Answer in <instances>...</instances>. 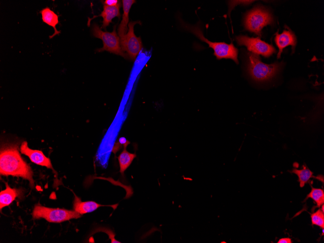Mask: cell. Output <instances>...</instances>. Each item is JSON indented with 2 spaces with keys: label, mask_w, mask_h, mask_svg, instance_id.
I'll list each match as a JSON object with an SVG mask.
<instances>
[{
  "label": "cell",
  "mask_w": 324,
  "mask_h": 243,
  "mask_svg": "<svg viewBox=\"0 0 324 243\" xmlns=\"http://www.w3.org/2000/svg\"><path fill=\"white\" fill-rule=\"evenodd\" d=\"M128 145H124V149L118 157V160L120 167V172L123 174L125 171L132 163L133 159L136 157V154L129 152L126 150Z\"/></svg>",
  "instance_id": "e0dca14e"
},
{
  "label": "cell",
  "mask_w": 324,
  "mask_h": 243,
  "mask_svg": "<svg viewBox=\"0 0 324 243\" xmlns=\"http://www.w3.org/2000/svg\"><path fill=\"white\" fill-rule=\"evenodd\" d=\"M324 204L322 205L321 206V210L323 212H324Z\"/></svg>",
  "instance_id": "603a6c76"
},
{
  "label": "cell",
  "mask_w": 324,
  "mask_h": 243,
  "mask_svg": "<svg viewBox=\"0 0 324 243\" xmlns=\"http://www.w3.org/2000/svg\"><path fill=\"white\" fill-rule=\"evenodd\" d=\"M102 206H107L102 205L93 201L82 202L79 197L75 194L73 203V210L81 215L92 212Z\"/></svg>",
  "instance_id": "4fadbf2b"
},
{
  "label": "cell",
  "mask_w": 324,
  "mask_h": 243,
  "mask_svg": "<svg viewBox=\"0 0 324 243\" xmlns=\"http://www.w3.org/2000/svg\"><path fill=\"white\" fill-rule=\"evenodd\" d=\"M97 231H103V232L104 231L105 232H106L109 235V237L111 240V243H120V242H118V241H116V240L114 239V236L115 235L110 230H108V231L107 232H106L107 231H106V230L105 229V228H102V229L98 228V229H97V231H96V232H97Z\"/></svg>",
  "instance_id": "ffe728a7"
},
{
  "label": "cell",
  "mask_w": 324,
  "mask_h": 243,
  "mask_svg": "<svg viewBox=\"0 0 324 243\" xmlns=\"http://www.w3.org/2000/svg\"><path fill=\"white\" fill-rule=\"evenodd\" d=\"M0 173L5 176L20 177L28 180L31 188L34 187L32 169L21 157L16 144L5 145L1 148Z\"/></svg>",
  "instance_id": "6da1fadb"
},
{
  "label": "cell",
  "mask_w": 324,
  "mask_h": 243,
  "mask_svg": "<svg viewBox=\"0 0 324 243\" xmlns=\"http://www.w3.org/2000/svg\"><path fill=\"white\" fill-rule=\"evenodd\" d=\"M283 63L268 65L262 63L256 54L248 53L247 72L254 81L262 82L270 81L281 70Z\"/></svg>",
  "instance_id": "7a4b0ae2"
},
{
  "label": "cell",
  "mask_w": 324,
  "mask_h": 243,
  "mask_svg": "<svg viewBox=\"0 0 324 243\" xmlns=\"http://www.w3.org/2000/svg\"><path fill=\"white\" fill-rule=\"evenodd\" d=\"M181 25L186 31L194 34L202 41L207 43L209 47L214 50V55L218 60L222 58L232 59L236 54V48L232 43L225 42H212L207 39L203 35L201 28L198 25H192L180 20Z\"/></svg>",
  "instance_id": "277c9868"
},
{
  "label": "cell",
  "mask_w": 324,
  "mask_h": 243,
  "mask_svg": "<svg viewBox=\"0 0 324 243\" xmlns=\"http://www.w3.org/2000/svg\"><path fill=\"white\" fill-rule=\"evenodd\" d=\"M116 25L113 27L112 32L103 31L99 26L94 23L92 26L91 32L92 35L96 38L101 39L103 46L101 48L96 50L97 52H101L107 51L110 53L121 56L125 59H130L127 53L124 52L121 48L120 38L116 31Z\"/></svg>",
  "instance_id": "3957f363"
},
{
  "label": "cell",
  "mask_w": 324,
  "mask_h": 243,
  "mask_svg": "<svg viewBox=\"0 0 324 243\" xmlns=\"http://www.w3.org/2000/svg\"><path fill=\"white\" fill-rule=\"evenodd\" d=\"M273 23L271 14L262 7H257L248 12L244 19L245 28L259 36L264 26Z\"/></svg>",
  "instance_id": "8992f818"
},
{
  "label": "cell",
  "mask_w": 324,
  "mask_h": 243,
  "mask_svg": "<svg viewBox=\"0 0 324 243\" xmlns=\"http://www.w3.org/2000/svg\"><path fill=\"white\" fill-rule=\"evenodd\" d=\"M312 225H316L322 229L324 228V212L321 209L313 212L310 215Z\"/></svg>",
  "instance_id": "d6986e66"
},
{
  "label": "cell",
  "mask_w": 324,
  "mask_h": 243,
  "mask_svg": "<svg viewBox=\"0 0 324 243\" xmlns=\"http://www.w3.org/2000/svg\"><path fill=\"white\" fill-rule=\"evenodd\" d=\"M275 41L279 49L277 55L278 59L281 56L283 49L288 46H292V51H294L296 44V38L293 32L289 29L288 30H284L281 34L276 33Z\"/></svg>",
  "instance_id": "30bf717a"
},
{
  "label": "cell",
  "mask_w": 324,
  "mask_h": 243,
  "mask_svg": "<svg viewBox=\"0 0 324 243\" xmlns=\"http://www.w3.org/2000/svg\"><path fill=\"white\" fill-rule=\"evenodd\" d=\"M103 5H106L108 6H115L117 5L120 2V1L117 0H105L104 1H101Z\"/></svg>",
  "instance_id": "44dd1931"
},
{
  "label": "cell",
  "mask_w": 324,
  "mask_h": 243,
  "mask_svg": "<svg viewBox=\"0 0 324 243\" xmlns=\"http://www.w3.org/2000/svg\"><path fill=\"white\" fill-rule=\"evenodd\" d=\"M291 173L297 176L298 178V181L299 182L301 188H303L306 183H308L311 178H316L324 183V176L323 175L314 176L313 172L309 169L306 165H303V168L301 169L294 168L291 171Z\"/></svg>",
  "instance_id": "2e32d148"
},
{
  "label": "cell",
  "mask_w": 324,
  "mask_h": 243,
  "mask_svg": "<svg viewBox=\"0 0 324 243\" xmlns=\"http://www.w3.org/2000/svg\"><path fill=\"white\" fill-rule=\"evenodd\" d=\"M122 1L123 14L122 19L118 28V34L120 38L126 35L128 31L127 25L129 24V12L132 5L136 2L134 0H123Z\"/></svg>",
  "instance_id": "9a60e30c"
},
{
  "label": "cell",
  "mask_w": 324,
  "mask_h": 243,
  "mask_svg": "<svg viewBox=\"0 0 324 243\" xmlns=\"http://www.w3.org/2000/svg\"><path fill=\"white\" fill-rule=\"evenodd\" d=\"M277 243H292V242L291 238H283L280 239Z\"/></svg>",
  "instance_id": "7402d4cb"
},
{
  "label": "cell",
  "mask_w": 324,
  "mask_h": 243,
  "mask_svg": "<svg viewBox=\"0 0 324 243\" xmlns=\"http://www.w3.org/2000/svg\"><path fill=\"white\" fill-rule=\"evenodd\" d=\"M40 13L42 16L43 22L49 26L52 27L54 30V33L49 36V38L51 39L56 35L60 34L61 31L57 30L56 27V25L59 23L58 15L49 7H46L42 9L40 11Z\"/></svg>",
  "instance_id": "5bb4252c"
},
{
  "label": "cell",
  "mask_w": 324,
  "mask_h": 243,
  "mask_svg": "<svg viewBox=\"0 0 324 243\" xmlns=\"http://www.w3.org/2000/svg\"><path fill=\"white\" fill-rule=\"evenodd\" d=\"M310 192L303 201L305 202L308 198H311L316 204V207L320 208L324 203V192L321 188H316L311 186Z\"/></svg>",
  "instance_id": "ac0fdd59"
},
{
  "label": "cell",
  "mask_w": 324,
  "mask_h": 243,
  "mask_svg": "<svg viewBox=\"0 0 324 243\" xmlns=\"http://www.w3.org/2000/svg\"><path fill=\"white\" fill-rule=\"evenodd\" d=\"M20 151L22 154L27 156L32 162L36 164L46 167L55 172L50 159L45 156L42 151L29 148L26 141H24L21 143Z\"/></svg>",
  "instance_id": "9c48e42d"
},
{
  "label": "cell",
  "mask_w": 324,
  "mask_h": 243,
  "mask_svg": "<svg viewBox=\"0 0 324 243\" xmlns=\"http://www.w3.org/2000/svg\"><path fill=\"white\" fill-rule=\"evenodd\" d=\"M235 39L239 45L246 46L249 51L258 55L261 54L269 57L276 52L272 45L262 41L259 37L254 38L241 35L236 36Z\"/></svg>",
  "instance_id": "ba28073f"
},
{
  "label": "cell",
  "mask_w": 324,
  "mask_h": 243,
  "mask_svg": "<svg viewBox=\"0 0 324 243\" xmlns=\"http://www.w3.org/2000/svg\"><path fill=\"white\" fill-rule=\"evenodd\" d=\"M6 189L1 191L0 193V209L9 206L16 197H19L23 195V190L11 188L8 184H5Z\"/></svg>",
  "instance_id": "7c38bea8"
},
{
  "label": "cell",
  "mask_w": 324,
  "mask_h": 243,
  "mask_svg": "<svg viewBox=\"0 0 324 243\" xmlns=\"http://www.w3.org/2000/svg\"><path fill=\"white\" fill-rule=\"evenodd\" d=\"M121 6V2L115 6H108L104 5L103 10L100 15L94 16L93 17L91 18H88V26H89L91 20L93 18L98 16H101L103 18V21L100 28L106 30V27L112 22V19L114 17H118L120 18V8Z\"/></svg>",
  "instance_id": "8fae6325"
},
{
  "label": "cell",
  "mask_w": 324,
  "mask_h": 243,
  "mask_svg": "<svg viewBox=\"0 0 324 243\" xmlns=\"http://www.w3.org/2000/svg\"><path fill=\"white\" fill-rule=\"evenodd\" d=\"M139 21H130L128 24V31L126 35L120 38V43L122 50L127 52L129 57L134 61L142 49V43L140 37L134 34V26Z\"/></svg>",
  "instance_id": "52a82bcc"
},
{
  "label": "cell",
  "mask_w": 324,
  "mask_h": 243,
  "mask_svg": "<svg viewBox=\"0 0 324 243\" xmlns=\"http://www.w3.org/2000/svg\"><path fill=\"white\" fill-rule=\"evenodd\" d=\"M32 216L33 219L43 218L50 223H59L72 219L79 218L81 214L74 210L48 208L37 204L34 205Z\"/></svg>",
  "instance_id": "5b68a950"
}]
</instances>
